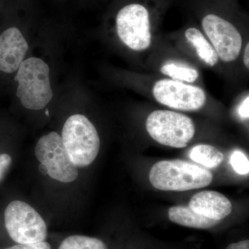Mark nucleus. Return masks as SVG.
<instances>
[{"instance_id": "obj_8", "label": "nucleus", "mask_w": 249, "mask_h": 249, "mask_svg": "<svg viewBox=\"0 0 249 249\" xmlns=\"http://www.w3.org/2000/svg\"><path fill=\"white\" fill-rule=\"evenodd\" d=\"M152 92L160 104L181 111L199 110L206 101V93L201 88L173 79L159 80Z\"/></svg>"}, {"instance_id": "obj_19", "label": "nucleus", "mask_w": 249, "mask_h": 249, "mask_svg": "<svg viewBox=\"0 0 249 249\" xmlns=\"http://www.w3.org/2000/svg\"><path fill=\"white\" fill-rule=\"evenodd\" d=\"M12 163V159L7 154L0 155V181L4 178Z\"/></svg>"}, {"instance_id": "obj_6", "label": "nucleus", "mask_w": 249, "mask_h": 249, "mask_svg": "<svg viewBox=\"0 0 249 249\" xmlns=\"http://www.w3.org/2000/svg\"><path fill=\"white\" fill-rule=\"evenodd\" d=\"M35 155L51 178L62 183L72 182L78 178V167L72 161L61 136L57 132H50L39 139Z\"/></svg>"}, {"instance_id": "obj_1", "label": "nucleus", "mask_w": 249, "mask_h": 249, "mask_svg": "<svg viewBox=\"0 0 249 249\" xmlns=\"http://www.w3.org/2000/svg\"><path fill=\"white\" fill-rule=\"evenodd\" d=\"M152 186L163 191H186L209 186L213 175L209 170L186 160H160L150 170Z\"/></svg>"}, {"instance_id": "obj_21", "label": "nucleus", "mask_w": 249, "mask_h": 249, "mask_svg": "<svg viewBox=\"0 0 249 249\" xmlns=\"http://www.w3.org/2000/svg\"><path fill=\"white\" fill-rule=\"evenodd\" d=\"M227 249H249V241L246 240L237 243L231 244Z\"/></svg>"}, {"instance_id": "obj_22", "label": "nucleus", "mask_w": 249, "mask_h": 249, "mask_svg": "<svg viewBox=\"0 0 249 249\" xmlns=\"http://www.w3.org/2000/svg\"><path fill=\"white\" fill-rule=\"evenodd\" d=\"M244 62L247 69L249 68V44L246 47L245 54H244Z\"/></svg>"}, {"instance_id": "obj_4", "label": "nucleus", "mask_w": 249, "mask_h": 249, "mask_svg": "<svg viewBox=\"0 0 249 249\" xmlns=\"http://www.w3.org/2000/svg\"><path fill=\"white\" fill-rule=\"evenodd\" d=\"M146 129L156 142L175 148L186 147L196 134L191 118L169 110L152 111L147 117Z\"/></svg>"}, {"instance_id": "obj_2", "label": "nucleus", "mask_w": 249, "mask_h": 249, "mask_svg": "<svg viewBox=\"0 0 249 249\" xmlns=\"http://www.w3.org/2000/svg\"><path fill=\"white\" fill-rule=\"evenodd\" d=\"M50 70L42 59L29 58L19 65L15 80L18 83L17 96L24 107L32 110L44 109L53 98Z\"/></svg>"}, {"instance_id": "obj_3", "label": "nucleus", "mask_w": 249, "mask_h": 249, "mask_svg": "<svg viewBox=\"0 0 249 249\" xmlns=\"http://www.w3.org/2000/svg\"><path fill=\"white\" fill-rule=\"evenodd\" d=\"M61 137L77 167L88 166L96 160L101 142L96 127L86 116L74 114L68 118L62 128Z\"/></svg>"}, {"instance_id": "obj_20", "label": "nucleus", "mask_w": 249, "mask_h": 249, "mask_svg": "<svg viewBox=\"0 0 249 249\" xmlns=\"http://www.w3.org/2000/svg\"><path fill=\"white\" fill-rule=\"evenodd\" d=\"M249 98L247 96L245 101L240 105L238 109V114L241 118L244 119H249Z\"/></svg>"}, {"instance_id": "obj_17", "label": "nucleus", "mask_w": 249, "mask_h": 249, "mask_svg": "<svg viewBox=\"0 0 249 249\" xmlns=\"http://www.w3.org/2000/svg\"><path fill=\"white\" fill-rule=\"evenodd\" d=\"M230 163L236 173L241 175H247L249 173L248 157L241 150H236L231 155Z\"/></svg>"}, {"instance_id": "obj_16", "label": "nucleus", "mask_w": 249, "mask_h": 249, "mask_svg": "<svg viewBox=\"0 0 249 249\" xmlns=\"http://www.w3.org/2000/svg\"><path fill=\"white\" fill-rule=\"evenodd\" d=\"M58 249H107L102 240L84 235H71L62 242Z\"/></svg>"}, {"instance_id": "obj_18", "label": "nucleus", "mask_w": 249, "mask_h": 249, "mask_svg": "<svg viewBox=\"0 0 249 249\" xmlns=\"http://www.w3.org/2000/svg\"><path fill=\"white\" fill-rule=\"evenodd\" d=\"M6 249H52L48 242H40L34 244H19Z\"/></svg>"}, {"instance_id": "obj_7", "label": "nucleus", "mask_w": 249, "mask_h": 249, "mask_svg": "<svg viewBox=\"0 0 249 249\" xmlns=\"http://www.w3.org/2000/svg\"><path fill=\"white\" fill-rule=\"evenodd\" d=\"M119 38L129 49L137 52L146 50L151 45L150 22L147 10L142 5H127L116 16Z\"/></svg>"}, {"instance_id": "obj_9", "label": "nucleus", "mask_w": 249, "mask_h": 249, "mask_svg": "<svg viewBox=\"0 0 249 249\" xmlns=\"http://www.w3.org/2000/svg\"><path fill=\"white\" fill-rule=\"evenodd\" d=\"M202 27L223 62H232L238 58L242 38L235 26L216 15L209 14L203 19Z\"/></svg>"}, {"instance_id": "obj_23", "label": "nucleus", "mask_w": 249, "mask_h": 249, "mask_svg": "<svg viewBox=\"0 0 249 249\" xmlns=\"http://www.w3.org/2000/svg\"><path fill=\"white\" fill-rule=\"evenodd\" d=\"M39 170H40V173L42 174V175H48V174H47V168H46L45 165L40 164V166H39Z\"/></svg>"}, {"instance_id": "obj_15", "label": "nucleus", "mask_w": 249, "mask_h": 249, "mask_svg": "<svg viewBox=\"0 0 249 249\" xmlns=\"http://www.w3.org/2000/svg\"><path fill=\"white\" fill-rule=\"evenodd\" d=\"M160 71L172 79L182 83H193L199 78V73L195 69L173 63L163 65Z\"/></svg>"}, {"instance_id": "obj_13", "label": "nucleus", "mask_w": 249, "mask_h": 249, "mask_svg": "<svg viewBox=\"0 0 249 249\" xmlns=\"http://www.w3.org/2000/svg\"><path fill=\"white\" fill-rule=\"evenodd\" d=\"M187 40L196 49L198 56L209 66L213 67L218 62L217 52L208 42L200 31L196 28H189L185 32Z\"/></svg>"}, {"instance_id": "obj_11", "label": "nucleus", "mask_w": 249, "mask_h": 249, "mask_svg": "<svg viewBox=\"0 0 249 249\" xmlns=\"http://www.w3.org/2000/svg\"><path fill=\"white\" fill-rule=\"evenodd\" d=\"M189 207L204 217L220 221L232 212V204L229 199L216 191H204L191 198Z\"/></svg>"}, {"instance_id": "obj_5", "label": "nucleus", "mask_w": 249, "mask_h": 249, "mask_svg": "<svg viewBox=\"0 0 249 249\" xmlns=\"http://www.w3.org/2000/svg\"><path fill=\"white\" fill-rule=\"evenodd\" d=\"M5 227L11 238L18 244L43 242L47 237V224L30 205L16 200L4 213Z\"/></svg>"}, {"instance_id": "obj_14", "label": "nucleus", "mask_w": 249, "mask_h": 249, "mask_svg": "<svg viewBox=\"0 0 249 249\" xmlns=\"http://www.w3.org/2000/svg\"><path fill=\"white\" fill-rule=\"evenodd\" d=\"M189 157L198 164L208 168H217L224 159L222 152L215 147L206 144H199L192 147Z\"/></svg>"}, {"instance_id": "obj_12", "label": "nucleus", "mask_w": 249, "mask_h": 249, "mask_svg": "<svg viewBox=\"0 0 249 249\" xmlns=\"http://www.w3.org/2000/svg\"><path fill=\"white\" fill-rule=\"evenodd\" d=\"M168 217L172 222L194 229H207L219 224V221L210 219L195 212L186 206H173L168 211Z\"/></svg>"}, {"instance_id": "obj_10", "label": "nucleus", "mask_w": 249, "mask_h": 249, "mask_svg": "<svg viewBox=\"0 0 249 249\" xmlns=\"http://www.w3.org/2000/svg\"><path fill=\"white\" fill-rule=\"evenodd\" d=\"M28 50L29 45L19 29L11 27L4 31L0 35V71H18Z\"/></svg>"}]
</instances>
